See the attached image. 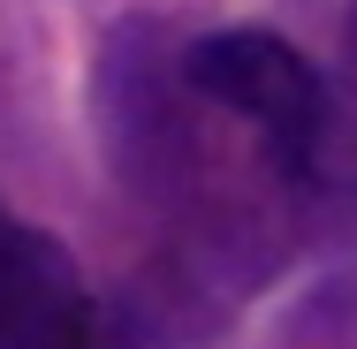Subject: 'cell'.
I'll return each instance as SVG.
<instances>
[{"label":"cell","mask_w":357,"mask_h":349,"mask_svg":"<svg viewBox=\"0 0 357 349\" xmlns=\"http://www.w3.org/2000/svg\"><path fill=\"white\" fill-rule=\"evenodd\" d=\"M183 76H190V99L251 122L282 175H296V183L327 175L342 99L327 91V76L289 38H274V31H206V38L183 46Z\"/></svg>","instance_id":"1"},{"label":"cell","mask_w":357,"mask_h":349,"mask_svg":"<svg viewBox=\"0 0 357 349\" xmlns=\"http://www.w3.org/2000/svg\"><path fill=\"white\" fill-rule=\"evenodd\" d=\"M99 319L76 258L38 235L0 220V349H91Z\"/></svg>","instance_id":"2"}]
</instances>
